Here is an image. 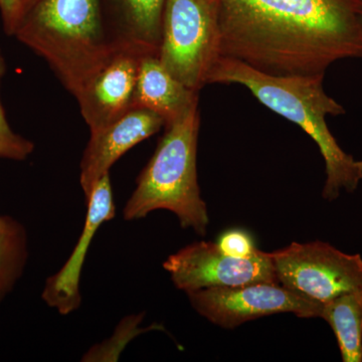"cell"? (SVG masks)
<instances>
[{"label": "cell", "mask_w": 362, "mask_h": 362, "mask_svg": "<svg viewBox=\"0 0 362 362\" xmlns=\"http://www.w3.org/2000/svg\"><path fill=\"white\" fill-rule=\"evenodd\" d=\"M220 56L273 76L362 59V0H221Z\"/></svg>", "instance_id": "6da1fadb"}, {"label": "cell", "mask_w": 362, "mask_h": 362, "mask_svg": "<svg viewBox=\"0 0 362 362\" xmlns=\"http://www.w3.org/2000/svg\"><path fill=\"white\" fill-rule=\"evenodd\" d=\"M324 76L268 75L239 59L220 56L209 71L207 84L244 86L267 108L310 136L325 163L322 197L332 202L342 192H356L362 180V161L346 153L328 128L326 117L343 115L346 111L324 90Z\"/></svg>", "instance_id": "7a4b0ae2"}, {"label": "cell", "mask_w": 362, "mask_h": 362, "mask_svg": "<svg viewBox=\"0 0 362 362\" xmlns=\"http://www.w3.org/2000/svg\"><path fill=\"white\" fill-rule=\"evenodd\" d=\"M13 35L42 57L73 95L116 45L102 0H35Z\"/></svg>", "instance_id": "3957f363"}, {"label": "cell", "mask_w": 362, "mask_h": 362, "mask_svg": "<svg viewBox=\"0 0 362 362\" xmlns=\"http://www.w3.org/2000/svg\"><path fill=\"white\" fill-rule=\"evenodd\" d=\"M199 125L197 102L185 115L166 126L156 152L138 176L134 192L124 206V220H141L152 211L166 209L177 216L183 228L206 235L209 218L197 170Z\"/></svg>", "instance_id": "277c9868"}, {"label": "cell", "mask_w": 362, "mask_h": 362, "mask_svg": "<svg viewBox=\"0 0 362 362\" xmlns=\"http://www.w3.org/2000/svg\"><path fill=\"white\" fill-rule=\"evenodd\" d=\"M218 6L214 0H166L158 58L181 84L199 93L220 57Z\"/></svg>", "instance_id": "5b68a950"}, {"label": "cell", "mask_w": 362, "mask_h": 362, "mask_svg": "<svg viewBox=\"0 0 362 362\" xmlns=\"http://www.w3.org/2000/svg\"><path fill=\"white\" fill-rule=\"evenodd\" d=\"M279 284L316 303L362 292V258L327 243H292L269 252Z\"/></svg>", "instance_id": "8992f818"}, {"label": "cell", "mask_w": 362, "mask_h": 362, "mask_svg": "<svg viewBox=\"0 0 362 362\" xmlns=\"http://www.w3.org/2000/svg\"><path fill=\"white\" fill-rule=\"evenodd\" d=\"M187 294L192 308L199 315L226 329L279 313H293L299 318H320L322 309V304L276 283L207 288Z\"/></svg>", "instance_id": "52a82bcc"}, {"label": "cell", "mask_w": 362, "mask_h": 362, "mask_svg": "<svg viewBox=\"0 0 362 362\" xmlns=\"http://www.w3.org/2000/svg\"><path fill=\"white\" fill-rule=\"evenodd\" d=\"M163 268L173 284L185 293L207 288H233L254 283H276L269 252L235 258L220 251L216 243L197 242L169 256Z\"/></svg>", "instance_id": "ba28073f"}, {"label": "cell", "mask_w": 362, "mask_h": 362, "mask_svg": "<svg viewBox=\"0 0 362 362\" xmlns=\"http://www.w3.org/2000/svg\"><path fill=\"white\" fill-rule=\"evenodd\" d=\"M141 51L116 44L76 90L81 114L90 131L100 129L132 110Z\"/></svg>", "instance_id": "9c48e42d"}, {"label": "cell", "mask_w": 362, "mask_h": 362, "mask_svg": "<svg viewBox=\"0 0 362 362\" xmlns=\"http://www.w3.org/2000/svg\"><path fill=\"white\" fill-rule=\"evenodd\" d=\"M165 122L160 116L144 109H132L116 121L90 131V136L80 163V185L89 199L94 187L110 169L136 145L156 134Z\"/></svg>", "instance_id": "30bf717a"}, {"label": "cell", "mask_w": 362, "mask_h": 362, "mask_svg": "<svg viewBox=\"0 0 362 362\" xmlns=\"http://www.w3.org/2000/svg\"><path fill=\"white\" fill-rule=\"evenodd\" d=\"M86 204L87 214L78 243L61 270L47 279L42 293L45 303L64 316L80 308L82 304L81 274L90 243L100 226L115 218L116 206L110 175H105L97 183Z\"/></svg>", "instance_id": "8fae6325"}, {"label": "cell", "mask_w": 362, "mask_h": 362, "mask_svg": "<svg viewBox=\"0 0 362 362\" xmlns=\"http://www.w3.org/2000/svg\"><path fill=\"white\" fill-rule=\"evenodd\" d=\"M166 0H102L105 23L115 44L158 54Z\"/></svg>", "instance_id": "7c38bea8"}, {"label": "cell", "mask_w": 362, "mask_h": 362, "mask_svg": "<svg viewBox=\"0 0 362 362\" xmlns=\"http://www.w3.org/2000/svg\"><path fill=\"white\" fill-rule=\"evenodd\" d=\"M199 102V93L188 89L162 65L158 54H146L140 64L133 109L160 116L166 126Z\"/></svg>", "instance_id": "4fadbf2b"}, {"label": "cell", "mask_w": 362, "mask_h": 362, "mask_svg": "<svg viewBox=\"0 0 362 362\" xmlns=\"http://www.w3.org/2000/svg\"><path fill=\"white\" fill-rule=\"evenodd\" d=\"M320 318L337 337L343 362H362V292L341 295L322 304Z\"/></svg>", "instance_id": "5bb4252c"}, {"label": "cell", "mask_w": 362, "mask_h": 362, "mask_svg": "<svg viewBox=\"0 0 362 362\" xmlns=\"http://www.w3.org/2000/svg\"><path fill=\"white\" fill-rule=\"evenodd\" d=\"M28 259L25 226L11 216H0V304L23 277Z\"/></svg>", "instance_id": "9a60e30c"}, {"label": "cell", "mask_w": 362, "mask_h": 362, "mask_svg": "<svg viewBox=\"0 0 362 362\" xmlns=\"http://www.w3.org/2000/svg\"><path fill=\"white\" fill-rule=\"evenodd\" d=\"M6 71V59L0 49V86ZM33 151L35 144L11 129L0 99V158L23 161L32 156Z\"/></svg>", "instance_id": "2e32d148"}, {"label": "cell", "mask_w": 362, "mask_h": 362, "mask_svg": "<svg viewBox=\"0 0 362 362\" xmlns=\"http://www.w3.org/2000/svg\"><path fill=\"white\" fill-rule=\"evenodd\" d=\"M216 244L223 254L235 258H250L259 251L255 247L251 235L238 228L221 233Z\"/></svg>", "instance_id": "e0dca14e"}, {"label": "cell", "mask_w": 362, "mask_h": 362, "mask_svg": "<svg viewBox=\"0 0 362 362\" xmlns=\"http://www.w3.org/2000/svg\"><path fill=\"white\" fill-rule=\"evenodd\" d=\"M0 13L7 35H13L23 13V0H0Z\"/></svg>", "instance_id": "ac0fdd59"}, {"label": "cell", "mask_w": 362, "mask_h": 362, "mask_svg": "<svg viewBox=\"0 0 362 362\" xmlns=\"http://www.w3.org/2000/svg\"><path fill=\"white\" fill-rule=\"evenodd\" d=\"M35 0H23V13H21V16H23V13H25L26 9H28V7L32 6L33 2H35Z\"/></svg>", "instance_id": "d6986e66"}, {"label": "cell", "mask_w": 362, "mask_h": 362, "mask_svg": "<svg viewBox=\"0 0 362 362\" xmlns=\"http://www.w3.org/2000/svg\"><path fill=\"white\" fill-rule=\"evenodd\" d=\"M214 1L220 2V1H221V0H214Z\"/></svg>", "instance_id": "ffe728a7"}]
</instances>
